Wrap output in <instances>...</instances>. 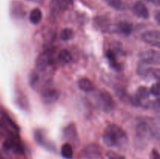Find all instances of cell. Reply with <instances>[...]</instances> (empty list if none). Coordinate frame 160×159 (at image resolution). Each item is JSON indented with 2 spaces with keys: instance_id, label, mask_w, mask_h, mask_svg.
I'll return each mask as SVG.
<instances>
[{
  "instance_id": "obj_22",
  "label": "cell",
  "mask_w": 160,
  "mask_h": 159,
  "mask_svg": "<svg viewBox=\"0 0 160 159\" xmlns=\"http://www.w3.org/2000/svg\"><path fill=\"white\" fill-rule=\"evenodd\" d=\"M61 8H62V6H61V3H59V0H51L50 9L53 15H56L61 10Z\"/></svg>"
},
{
  "instance_id": "obj_25",
  "label": "cell",
  "mask_w": 160,
  "mask_h": 159,
  "mask_svg": "<svg viewBox=\"0 0 160 159\" xmlns=\"http://www.w3.org/2000/svg\"><path fill=\"white\" fill-rule=\"evenodd\" d=\"M17 103L22 109H25L28 107V101L23 94L17 97Z\"/></svg>"
},
{
  "instance_id": "obj_6",
  "label": "cell",
  "mask_w": 160,
  "mask_h": 159,
  "mask_svg": "<svg viewBox=\"0 0 160 159\" xmlns=\"http://www.w3.org/2000/svg\"><path fill=\"white\" fill-rule=\"evenodd\" d=\"M101 154V147L95 143H91L82 150L80 157L84 159H98Z\"/></svg>"
},
{
  "instance_id": "obj_32",
  "label": "cell",
  "mask_w": 160,
  "mask_h": 159,
  "mask_svg": "<svg viewBox=\"0 0 160 159\" xmlns=\"http://www.w3.org/2000/svg\"><path fill=\"white\" fill-rule=\"evenodd\" d=\"M1 137H2V133H1V132H0V138H1Z\"/></svg>"
},
{
  "instance_id": "obj_12",
  "label": "cell",
  "mask_w": 160,
  "mask_h": 159,
  "mask_svg": "<svg viewBox=\"0 0 160 159\" xmlns=\"http://www.w3.org/2000/svg\"><path fill=\"white\" fill-rule=\"evenodd\" d=\"M152 65L146 63L143 61H140L138 65L137 73L140 76L146 78L148 76H152L153 69L151 67Z\"/></svg>"
},
{
  "instance_id": "obj_17",
  "label": "cell",
  "mask_w": 160,
  "mask_h": 159,
  "mask_svg": "<svg viewBox=\"0 0 160 159\" xmlns=\"http://www.w3.org/2000/svg\"><path fill=\"white\" fill-rule=\"evenodd\" d=\"M42 19V12L39 9L36 8L31 12L29 16V20L33 24H38Z\"/></svg>"
},
{
  "instance_id": "obj_26",
  "label": "cell",
  "mask_w": 160,
  "mask_h": 159,
  "mask_svg": "<svg viewBox=\"0 0 160 159\" xmlns=\"http://www.w3.org/2000/svg\"><path fill=\"white\" fill-rule=\"evenodd\" d=\"M106 156L109 159H127L126 157H123L121 154H118V153L112 151H109L106 153Z\"/></svg>"
},
{
  "instance_id": "obj_9",
  "label": "cell",
  "mask_w": 160,
  "mask_h": 159,
  "mask_svg": "<svg viewBox=\"0 0 160 159\" xmlns=\"http://www.w3.org/2000/svg\"><path fill=\"white\" fill-rule=\"evenodd\" d=\"M34 139L38 144L49 151H56L55 145L45 137V135L41 130L34 131Z\"/></svg>"
},
{
  "instance_id": "obj_18",
  "label": "cell",
  "mask_w": 160,
  "mask_h": 159,
  "mask_svg": "<svg viewBox=\"0 0 160 159\" xmlns=\"http://www.w3.org/2000/svg\"><path fill=\"white\" fill-rule=\"evenodd\" d=\"M61 154L63 157L67 159H72L73 155V148L69 143H64L61 147Z\"/></svg>"
},
{
  "instance_id": "obj_23",
  "label": "cell",
  "mask_w": 160,
  "mask_h": 159,
  "mask_svg": "<svg viewBox=\"0 0 160 159\" xmlns=\"http://www.w3.org/2000/svg\"><path fill=\"white\" fill-rule=\"evenodd\" d=\"M12 10H13V13L15 12L17 17H23L25 14V12L23 10V8L22 7L21 4H20L18 2L15 3L13 5V9H12Z\"/></svg>"
},
{
  "instance_id": "obj_27",
  "label": "cell",
  "mask_w": 160,
  "mask_h": 159,
  "mask_svg": "<svg viewBox=\"0 0 160 159\" xmlns=\"http://www.w3.org/2000/svg\"><path fill=\"white\" fill-rule=\"evenodd\" d=\"M150 93L152 94V95L156 97H159V84L158 83H156V84H153L152 86L151 89L149 90Z\"/></svg>"
},
{
  "instance_id": "obj_4",
  "label": "cell",
  "mask_w": 160,
  "mask_h": 159,
  "mask_svg": "<svg viewBox=\"0 0 160 159\" xmlns=\"http://www.w3.org/2000/svg\"><path fill=\"white\" fill-rule=\"evenodd\" d=\"M3 149L6 151H12L17 154H23L24 152L23 145L16 132L9 133L7 139L3 143Z\"/></svg>"
},
{
  "instance_id": "obj_5",
  "label": "cell",
  "mask_w": 160,
  "mask_h": 159,
  "mask_svg": "<svg viewBox=\"0 0 160 159\" xmlns=\"http://www.w3.org/2000/svg\"><path fill=\"white\" fill-rule=\"evenodd\" d=\"M53 56H54V51L52 50H46L42 52L36 60V70H44L54 68Z\"/></svg>"
},
{
  "instance_id": "obj_20",
  "label": "cell",
  "mask_w": 160,
  "mask_h": 159,
  "mask_svg": "<svg viewBox=\"0 0 160 159\" xmlns=\"http://www.w3.org/2000/svg\"><path fill=\"white\" fill-rule=\"evenodd\" d=\"M59 59L63 63H69V62H71L73 58H72V55L70 51L66 49H63L59 52Z\"/></svg>"
},
{
  "instance_id": "obj_11",
  "label": "cell",
  "mask_w": 160,
  "mask_h": 159,
  "mask_svg": "<svg viewBox=\"0 0 160 159\" xmlns=\"http://www.w3.org/2000/svg\"><path fill=\"white\" fill-rule=\"evenodd\" d=\"M42 95L43 100L46 103H53L57 101L59 97V92L55 89L51 88L50 87L44 89L42 91Z\"/></svg>"
},
{
  "instance_id": "obj_30",
  "label": "cell",
  "mask_w": 160,
  "mask_h": 159,
  "mask_svg": "<svg viewBox=\"0 0 160 159\" xmlns=\"http://www.w3.org/2000/svg\"><path fill=\"white\" fill-rule=\"evenodd\" d=\"M29 2H36V3H42L44 2V0H28Z\"/></svg>"
},
{
  "instance_id": "obj_29",
  "label": "cell",
  "mask_w": 160,
  "mask_h": 159,
  "mask_svg": "<svg viewBox=\"0 0 160 159\" xmlns=\"http://www.w3.org/2000/svg\"><path fill=\"white\" fill-rule=\"evenodd\" d=\"M155 17H156V22L158 23V24H160V12H159V11H157V12H156Z\"/></svg>"
},
{
  "instance_id": "obj_16",
  "label": "cell",
  "mask_w": 160,
  "mask_h": 159,
  "mask_svg": "<svg viewBox=\"0 0 160 159\" xmlns=\"http://www.w3.org/2000/svg\"><path fill=\"white\" fill-rule=\"evenodd\" d=\"M116 30L118 32L121 33V34H125V35H129L132 32V25L129 23H126V22H122V23H118L116 26Z\"/></svg>"
},
{
  "instance_id": "obj_24",
  "label": "cell",
  "mask_w": 160,
  "mask_h": 159,
  "mask_svg": "<svg viewBox=\"0 0 160 159\" xmlns=\"http://www.w3.org/2000/svg\"><path fill=\"white\" fill-rule=\"evenodd\" d=\"M105 2L113 9H120L122 8V0H105Z\"/></svg>"
},
{
  "instance_id": "obj_3",
  "label": "cell",
  "mask_w": 160,
  "mask_h": 159,
  "mask_svg": "<svg viewBox=\"0 0 160 159\" xmlns=\"http://www.w3.org/2000/svg\"><path fill=\"white\" fill-rule=\"evenodd\" d=\"M95 104L102 112H109L112 111L115 106L113 99L109 92L106 90H98L92 96Z\"/></svg>"
},
{
  "instance_id": "obj_28",
  "label": "cell",
  "mask_w": 160,
  "mask_h": 159,
  "mask_svg": "<svg viewBox=\"0 0 160 159\" xmlns=\"http://www.w3.org/2000/svg\"><path fill=\"white\" fill-rule=\"evenodd\" d=\"M152 156H153V159H160L159 158V153H158V151H156V150H153Z\"/></svg>"
},
{
  "instance_id": "obj_33",
  "label": "cell",
  "mask_w": 160,
  "mask_h": 159,
  "mask_svg": "<svg viewBox=\"0 0 160 159\" xmlns=\"http://www.w3.org/2000/svg\"><path fill=\"white\" fill-rule=\"evenodd\" d=\"M145 1H152V0H145Z\"/></svg>"
},
{
  "instance_id": "obj_7",
  "label": "cell",
  "mask_w": 160,
  "mask_h": 159,
  "mask_svg": "<svg viewBox=\"0 0 160 159\" xmlns=\"http://www.w3.org/2000/svg\"><path fill=\"white\" fill-rule=\"evenodd\" d=\"M141 61L150 64V65H159L160 54L156 50H146L141 53Z\"/></svg>"
},
{
  "instance_id": "obj_10",
  "label": "cell",
  "mask_w": 160,
  "mask_h": 159,
  "mask_svg": "<svg viewBox=\"0 0 160 159\" xmlns=\"http://www.w3.org/2000/svg\"><path fill=\"white\" fill-rule=\"evenodd\" d=\"M133 12L136 17L142 19H148L149 17V11L147 6L142 2H137L133 6Z\"/></svg>"
},
{
  "instance_id": "obj_13",
  "label": "cell",
  "mask_w": 160,
  "mask_h": 159,
  "mask_svg": "<svg viewBox=\"0 0 160 159\" xmlns=\"http://www.w3.org/2000/svg\"><path fill=\"white\" fill-rule=\"evenodd\" d=\"M106 57H107L108 60H109L110 65L116 70H121V66H120V63L117 62V51H114L113 49H110L109 48L107 51H106Z\"/></svg>"
},
{
  "instance_id": "obj_2",
  "label": "cell",
  "mask_w": 160,
  "mask_h": 159,
  "mask_svg": "<svg viewBox=\"0 0 160 159\" xmlns=\"http://www.w3.org/2000/svg\"><path fill=\"white\" fill-rule=\"evenodd\" d=\"M158 134V128L155 123L148 121L141 122L136 126L135 141L138 147H142L147 145L151 139L154 138Z\"/></svg>"
},
{
  "instance_id": "obj_15",
  "label": "cell",
  "mask_w": 160,
  "mask_h": 159,
  "mask_svg": "<svg viewBox=\"0 0 160 159\" xmlns=\"http://www.w3.org/2000/svg\"><path fill=\"white\" fill-rule=\"evenodd\" d=\"M78 87L84 92H91L93 90V85L91 80L88 78H81L78 80Z\"/></svg>"
},
{
  "instance_id": "obj_31",
  "label": "cell",
  "mask_w": 160,
  "mask_h": 159,
  "mask_svg": "<svg viewBox=\"0 0 160 159\" xmlns=\"http://www.w3.org/2000/svg\"><path fill=\"white\" fill-rule=\"evenodd\" d=\"M62 1H63L65 3H67V4H69V5H72L73 3V0H62Z\"/></svg>"
},
{
  "instance_id": "obj_21",
  "label": "cell",
  "mask_w": 160,
  "mask_h": 159,
  "mask_svg": "<svg viewBox=\"0 0 160 159\" xmlns=\"http://www.w3.org/2000/svg\"><path fill=\"white\" fill-rule=\"evenodd\" d=\"M74 33L73 31L70 28H64L60 32V38L62 41H70L73 37Z\"/></svg>"
},
{
  "instance_id": "obj_14",
  "label": "cell",
  "mask_w": 160,
  "mask_h": 159,
  "mask_svg": "<svg viewBox=\"0 0 160 159\" xmlns=\"http://www.w3.org/2000/svg\"><path fill=\"white\" fill-rule=\"evenodd\" d=\"M63 136L66 139L69 140H74L78 137V132H77V128L73 123L68 125L66 126L63 129Z\"/></svg>"
},
{
  "instance_id": "obj_1",
  "label": "cell",
  "mask_w": 160,
  "mask_h": 159,
  "mask_svg": "<svg viewBox=\"0 0 160 159\" xmlns=\"http://www.w3.org/2000/svg\"><path fill=\"white\" fill-rule=\"evenodd\" d=\"M102 140L108 147H115L121 151L128 147L129 142L126 132L116 124L109 125L105 129Z\"/></svg>"
},
{
  "instance_id": "obj_8",
  "label": "cell",
  "mask_w": 160,
  "mask_h": 159,
  "mask_svg": "<svg viewBox=\"0 0 160 159\" xmlns=\"http://www.w3.org/2000/svg\"><path fill=\"white\" fill-rule=\"evenodd\" d=\"M142 40L145 43L152 45V46L159 48L160 46V33L157 30L149 31L145 32L142 35Z\"/></svg>"
},
{
  "instance_id": "obj_19",
  "label": "cell",
  "mask_w": 160,
  "mask_h": 159,
  "mask_svg": "<svg viewBox=\"0 0 160 159\" xmlns=\"http://www.w3.org/2000/svg\"><path fill=\"white\" fill-rule=\"evenodd\" d=\"M149 89L148 87H145V86H141L137 90V94H136L135 98L138 100L139 101L141 100H145L149 97Z\"/></svg>"
}]
</instances>
